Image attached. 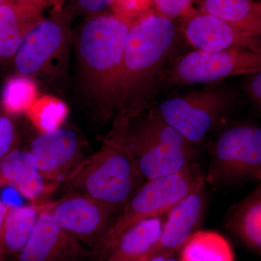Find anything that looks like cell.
Here are the masks:
<instances>
[{
    "label": "cell",
    "mask_w": 261,
    "mask_h": 261,
    "mask_svg": "<svg viewBox=\"0 0 261 261\" xmlns=\"http://www.w3.org/2000/svg\"><path fill=\"white\" fill-rule=\"evenodd\" d=\"M155 13L170 20L180 18L191 8L193 0H153Z\"/></svg>",
    "instance_id": "obj_25"
},
{
    "label": "cell",
    "mask_w": 261,
    "mask_h": 261,
    "mask_svg": "<svg viewBox=\"0 0 261 261\" xmlns=\"http://www.w3.org/2000/svg\"><path fill=\"white\" fill-rule=\"evenodd\" d=\"M243 89L245 98L255 111L261 114V70L245 75Z\"/></svg>",
    "instance_id": "obj_26"
},
{
    "label": "cell",
    "mask_w": 261,
    "mask_h": 261,
    "mask_svg": "<svg viewBox=\"0 0 261 261\" xmlns=\"http://www.w3.org/2000/svg\"><path fill=\"white\" fill-rule=\"evenodd\" d=\"M46 209L62 228L91 250L104 238L120 212L112 205L76 192H67L56 202L46 203Z\"/></svg>",
    "instance_id": "obj_11"
},
{
    "label": "cell",
    "mask_w": 261,
    "mask_h": 261,
    "mask_svg": "<svg viewBox=\"0 0 261 261\" xmlns=\"http://www.w3.org/2000/svg\"><path fill=\"white\" fill-rule=\"evenodd\" d=\"M7 1H8V0H0V5L3 4V3H4Z\"/></svg>",
    "instance_id": "obj_31"
},
{
    "label": "cell",
    "mask_w": 261,
    "mask_h": 261,
    "mask_svg": "<svg viewBox=\"0 0 261 261\" xmlns=\"http://www.w3.org/2000/svg\"><path fill=\"white\" fill-rule=\"evenodd\" d=\"M259 3V5H260V6L261 7V0H260V3Z\"/></svg>",
    "instance_id": "obj_32"
},
{
    "label": "cell",
    "mask_w": 261,
    "mask_h": 261,
    "mask_svg": "<svg viewBox=\"0 0 261 261\" xmlns=\"http://www.w3.org/2000/svg\"><path fill=\"white\" fill-rule=\"evenodd\" d=\"M179 252L158 253L142 261H179Z\"/></svg>",
    "instance_id": "obj_27"
},
{
    "label": "cell",
    "mask_w": 261,
    "mask_h": 261,
    "mask_svg": "<svg viewBox=\"0 0 261 261\" xmlns=\"http://www.w3.org/2000/svg\"><path fill=\"white\" fill-rule=\"evenodd\" d=\"M73 16L64 7L53 8L29 33L13 64L16 75L53 82L66 75Z\"/></svg>",
    "instance_id": "obj_7"
},
{
    "label": "cell",
    "mask_w": 261,
    "mask_h": 261,
    "mask_svg": "<svg viewBox=\"0 0 261 261\" xmlns=\"http://www.w3.org/2000/svg\"><path fill=\"white\" fill-rule=\"evenodd\" d=\"M163 216L144 220L127 230L103 261H141L159 240Z\"/></svg>",
    "instance_id": "obj_19"
},
{
    "label": "cell",
    "mask_w": 261,
    "mask_h": 261,
    "mask_svg": "<svg viewBox=\"0 0 261 261\" xmlns=\"http://www.w3.org/2000/svg\"><path fill=\"white\" fill-rule=\"evenodd\" d=\"M226 227L247 246L261 252V181L226 215Z\"/></svg>",
    "instance_id": "obj_17"
},
{
    "label": "cell",
    "mask_w": 261,
    "mask_h": 261,
    "mask_svg": "<svg viewBox=\"0 0 261 261\" xmlns=\"http://www.w3.org/2000/svg\"><path fill=\"white\" fill-rule=\"evenodd\" d=\"M243 98L232 87L211 84L166 98L154 109L163 121L197 146L226 124Z\"/></svg>",
    "instance_id": "obj_5"
},
{
    "label": "cell",
    "mask_w": 261,
    "mask_h": 261,
    "mask_svg": "<svg viewBox=\"0 0 261 261\" xmlns=\"http://www.w3.org/2000/svg\"><path fill=\"white\" fill-rule=\"evenodd\" d=\"M116 0H67L64 8L73 18L79 15L88 18L106 13L116 4Z\"/></svg>",
    "instance_id": "obj_24"
},
{
    "label": "cell",
    "mask_w": 261,
    "mask_h": 261,
    "mask_svg": "<svg viewBox=\"0 0 261 261\" xmlns=\"http://www.w3.org/2000/svg\"><path fill=\"white\" fill-rule=\"evenodd\" d=\"M207 206L208 194L204 179L166 214L157 243L141 261L158 253L180 252L190 237L200 230Z\"/></svg>",
    "instance_id": "obj_14"
},
{
    "label": "cell",
    "mask_w": 261,
    "mask_h": 261,
    "mask_svg": "<svg viewBox=\"0 0 261 261\" xmlns=\"http://www.w3.org/2000/svg\"><path fill=\"white\" fill-rule=\"evenodd\" d=\"M261 70V51L234 47L214 51L195 50L169 65L163 82L169 87L211 84Z\"/></svg>",
    "instance_id": "obj_9"
},
{
    "label": "cell",
    "mask_w": 261,
    "mask_h": 261,
    "mask_svg": "<svg viewBox=\"0 0 261 261\" xmlns=\"http://www.w3.org/2000/svg\"><path fill=\"white\" fill-rule=\"evenodd\" d=\"M128 126L113 122L99 149L64 184L66 192H80L121 210L146 181L127 144Z\"/></svg>",
    "instance_id": "obj_3"
},
{
    "label": "cell",
    "mask_w": 261,
    "mask_h": 261,
    "mask_svg": "<svg viewBox=\"0 0 261 261\" xmlns=\"http://www.w3.org/2000/svg\"><path fill=\"white\" fill-rule=\"evenodd\" d=\"M44 10L15 0L0 5V65L13 63L29 33L44 18Z\"/></svg>",
    "instance_id": "obj_15"
},
{
    "label": "cell",
    "mask_w": 261,
    "mask_h": 261,
    "mask_svg": "<svg viewBox=\"0 0 261 261\" xmlns=\"http://www.w3.org/2000/svg\"><path fill=\"white\" fill-rule=\"evenodd\" d=\"M126 139L146 181L179 172L197 156V146L163 121L154 108L130 122Z\"/></svg>",
    "instance_id": "obj_6"
},
{
    "label": "cell",
    "mask_w": 261,
    "mask_h": 261,
    "mask_svg": "<svg viewBox=\"0 0 261 261\" xmlns=\"http://www.w3.org/2000/svg\"><path fill=\"white\" fill-rule=\"evenodd\" d=\"M0 261H2L1 260H0Z\"/></svg>",
    "instance_id": "obj_33"
},
{
    "label": "cell",
    "mask_w": 261,
    "mask_h": 261,
    "mask_svg": "<svg viewBox=\"0 0 261 261\" xmlns=\"http://www.w3.org/2000/svg\"><path fill=\"white\" fill-rule=\"evenodd\" d=\"M53 8H62L64 7L67 0H48Z\"/></svg>",
    "instance_id": "obj_30"
},
{
    "label": "cell",
    "mask_w": 261,
    "mask_h": 261,
    "mask_svg": "<svg viewBox=\"0 0 261 261\" xmlns=\"http://www.w3.org/2000/svg\"><path fill=\"white\" fill-rule=\"evenodd\" d=\"M205 176L211 185L261 181V127L242 122L223 128L211 145Z\"/></svg>",
    "instance_id": "obj_8"
},
{
    "label": "cell",
    "mask_w": 261,
    "mask_h": 261,
    "mask_svg": "<svg viewBox=\"0 0 261 261\" xmlns=\"http://www.w3.org/2000/svg\"><path fill=\"white\" fill-rule=\"evenodd\" d=\"M130 20L116 13L88 17L75 39L76 84L92 115L113 118V98L126 50Z\"/></svg>",
    "instance_id": "obj_2"
},
{
    "label": "cell",
    "mask_w": 261,
    "mask_h": 261,
    "mask_svg": "<svg viewBox=\"0 0 261 261\" xmlns=\"http://www.w3.org/2000/svg\"><path fill=\"white\" fill-rule=\"evenodd\" d=\"M177 29L174 20L155 12L130 20L113 98V121L130 123L150 106L177 48Z\"/></svg>",
    "instance_id": "obj_1"
},
{
    "label": "cell",
    "mask_w": 261,
    "mask_h": 261,
    "mask_svg": "<svg viewBox=\"0 0 261 261\" xmlns=\"http://www.w3.org/2000/svg\"><path fill=\"white\" fill-rule=\"evenodd\" d=\"M42 180L28 149L19 147L0 159V187L13 186L27 198L36 200L42 192Z\"/></svg>",
    "instance_id": "obj_18"
},
{
    "label": "cell",
    "mask_w": 261,
    "mask_h": 261,
    "mask_svg": "<svg viewBox=\"0 0 261 261\" xmlns=\"http://www.w3.org/2000/svg\"><path fill=\"white\" fill-rule=\"evenodd\" d=\"M15 1L34 5V6L39 7V8H43V9H45L47 7L50 6L48 0H15Z\"/></svg>",
    "instance_id": "obj_28"
},
{
    "label": "cell",
    "mask_w": 261,
    "mask_h": 261,
    "mask_svg": "<svg viewBox=\"0 0 261 261\" xmlns=\"http://www.w3.org/2000/svg\"><path fill=\"white\" fill-rule=\"evenodd\" d=\"M86 146L79 130L65 125L38 135L28 150L44 181L64 185L87 159Z\"/></svg>",
    "instance_id": "obj_10"
},
{
    "label": "cell",
    "mask_w": 261,
    "mask_h": 261,
    "mask_svg": "<svg viewBox=\"0 0 261 261\" xmlns=\"http://www.w3.org/2000/svg\"><path fill=\"white\" fill-rule=\"evenodd\" d=\"M20 137L15 115L10 113L0 100V159L19 148Z\"/></svg>",
    "instance_id": "obj_22"
},
{
    "label": "cell",
    "mask_w": 261,
    "mask_h": 261,
    "mask_svg": "<svg viewBox=\"0 0 261 261\" xmlns=\"http://www.w3.org/2000/svg\"><path fill=\"white\" fill-rule=\"evenodd\" d=\"M44 205L8 206L0 236V260L11 261L21 252L32 236Z\"/></svg>",
    "instance_id": "obj_16"
},
{
    "label": "cell",
    "mask_w": 261,
    "mask_h": 261,
    "mask_svg": "<svg viewBox=\"0 0 261 261\" xmlns=\"http://www.w3.org/2000/svg\"><path fill=\"white\" fill-rule=\"evenodd\" d=\"M195 1L201 11L261 39V7L258 3L253 0Z\"/></svg>",
    "instance_id": "obj_20"
},
{
    "label": "cell",
    "mask_w": 261,
    "mask_h": 261,
    "mask_svg": "<svg viewBox=\"0 0 261 261\" xmlns=\"http://www.w3.org/2000/svg\"><path fill=\"white\" fill-rule=\"evenodd\" d=\"M28 80L25 77L16 75L5 86L3 99L1 100L6 109L13 114L22 111L28 102Z\"/></svg>",
    "instance_id": "obj_23"
},
{
    "label": "cell",
    "mask_w": 261,
    "mask_h": 261,
    "mask_svg": "<svg viewBox=\"0 0 261 261\" xmlns=\"http://www.w3.org/2000/svg\"><path fill=\"white\" fill-rule=\"evenodd\" d=\"M91 250L61 227L46 209L39 213L32 236L11 261H86Z\"/></svg>",
    "instance_id": "obj_12"
},
{
    "label": "cell",
    "mask_w": 261,
    "mask_h": 261,
    "mask_svg": "<svg viewBox=\"0 0 261 261\" xmlns=\"http://www.w3.org/2000/svg\"><path fill=\"white\" fill-rule=\"evenodd\" d=\"M179 261H235L228 240L209 230H198L183 245Z\"/></svg>",
    "instance_id": "obj_21"
},
{
    "label": "cell",
    "mask_w": 261,
    "mask_h": 261,
    "mask_svg": "<svg viewBox=\"0 0 261 261\" xmlns=\"http://www.w3.org/2000/svg\"><path fill=\"white\" fill-rule=\"evenodd\" d=\"M8 206L9 205H6L5 202L0 200V236H1L2 228L4 224L5 216L8 212Z\"/></svg>",
    "instance_id": "obj_29"
},
{
    "label": "cell",
    "mask_w": 261,
    "mask_h": 261,
    "mask_svg": "<svg viewBox=\"0 0 261 261\" xmlns=\"http://www.w3.org/2000/svg\"><path fill=\"white\" fill-rule=\"evenodd\" d=\"M204 179L205 174L195 162L179 172L146 181L122 207L104 238L91 250V260H104L127 230L144 220L167 214Z\"/></svg>",
    "instance_id": "obj_4"
},
{
    "label": "cell",
    "mask_w": 261,
    "mask_h": 261,
    "mask_svg": "<svg viewBox=\"0 0 261 261\" xmlns=\"http://www.w3.org/2000/svg\"><path fill=\"white\" fill-rule=\"evenodd\" d=\"M181 29L195 50L214 51L240 47L261 51V39L192 6L181 18Z\"/></svg>",
    "instance_id": "obj_13"
}]
</instances>
